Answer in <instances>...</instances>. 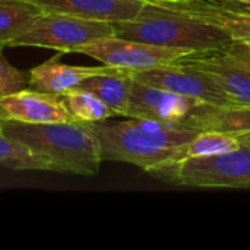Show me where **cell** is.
<instances>
[{
  "instance_id": "cell-13",
  "label": "cell",
  "mask_w": 250,
  "mask_h": 250,
  "mask_svg": "<svg viewBox=\"0 0 250 250\" xmlns=\"http://www.w3.org/2000/svg\"><path fill=\"white\" fill-rule=\"evenodd\" d=\"M167 6L198 16L220 26L229 34L231 41L250 50V15L236 12L212 0H160Z\"/></svg>"
},
{
  "instance_id": "cell-10",
  "label": "cell",
  "mask_w": 250,
  "mask_h": 250,
  "mask_svg": "<svg viewBox=\"0 0 250 250\" xmlns=\"http://www.w3.org/2000/svg\"><path fill=\"white\" fill-rule=\"evenodd\" d=\"M198 103L133 79L126 117L164 123H185Z\"/></svg>"
},
{
  "instance_id": "cell-7",
  "label": "cell",
  "mask_w": 250,
  "mask_h": 250,
  "mask_svg": "<svg viewBox=\"0 0 250 250\" xmlns=\"http://www.w3.org/2000/svg\"><path fill=\"white\" fill-rule=\"evenodd\" d=\"M130 75L135 81L183 95L198 104L212 107L239 105L227 97L211 78L183 63L130 70Z\"/></svg>"
},
{
  "instance_id": "cell-23",
  "label": "cell",
  "mask_w": 250,
  "mask_h": 250,
  "mask_svg": "<svg viewBox=\"0 0 250 250\" xmlns=\"http://www.w3.org/2000/svg\"><path fill=\"white\" fill-rule=\"evenodd\" d=\"M4 47H6V42H4L3 40H0V53L3 51V48H4Z\"/></svg>"
},
{
  "instance_id": "cell-22",
  "label": "cell",
  "mask_w": 250,
  "mask_h": 250,
  "mask_svg": "<svg viewBox=\"0 0 250 250\" xmlns=\"http://www.w3.org/2000/svg\"><path fill=\"white\" fill-rule=\"evenodd\" d=\"M240 144V146H246V148H250V130H246V132H242V133H236L234 135Z\"/></svg>"
},
{
  "instance_id": "cell-18",
  "label": "cell",
  "mask_w": 250,
  "mask_h": 250,
  "mask_svg": "<svg viewBox=\"0 0 250 250\" xmlns=\"http://www.w3.org/2000/svg\"><path fill=\"white\" fill-rule=\"evenodd\" d=\"M42 10L28 0H0V40L6 42Z\"/></svg>"
},
{
  "instance_id": "cell-16",
  "label": "cell",
  "mask_w": 250,
  "mask_h": 250,
  "mask_svg": "<svg viewBox=\"0 0 250 250\" xmlns=\"http://www.w3.org/2000/svg\"><path fill=\"white\" fill-rule=\"evenodd\" d=\"M60 97L66 104L67 110L70 111V114L79 122L98 123L117 116L116 111L111 110L98 97L78 86L64 91L63 94H60Z\"/></svg>"
},
{
  "instance_id": "cell-14",
  "label": "cell",
  "mask_w": 250,
  "mask_h": 250,
  "mask_svg": "<svg viewBox=\"0 0 250 250\" xmlns=\"http://www.w3.org/2000/svg\"><path fill=\"white\" fill-rule=\"evenodd\" d=\"M132 83L133 78L129 69L113 67L108 72L92 75L83 79L78 88L94 94L111 110H114L117 116L126 117Z\"/></svg>"
},
{
  "instance_id": "cell-5",
  "label": "cell",
  "mask_w": 250,
  "mask_h": 250,
  "mask_svg": "<svg viewBox=\"0 0 250 250\" xmlns=\"http://www.w3.org/2000/svg\"><path fill=\"white\" fill-rule=\"evenodd\" d=\"M113 35L111 22L41 12L7 41V47H42L60 53H76L82 45Z\"/></svg>"
},
{
  "instance_id": "cell-15",
  "label": "cell",
  "mask_w": 250,
  "mask_h": 250,
  "mask_svg": "<svg viewBox=\"0 0 250 250\" xmlns=\"http://www.w3.org/2000/svg\"><path fill=\"white\" fill-rule=\"evenodd\" d=\"M186 123L201 130L242 133L250 130V105L212 107L196 104Z\"/></svg>"
},
{
  "instance_id": "cell-4",
  "label": "cell",
  "mask_w": 250,
  "mask_h": 250,
  "mask_svg": "<svg viewBox=\"0 0 250 250\" xmlns=\"http://www.w3.org/2000/svg\"><path fill=\"white\" fill-rule=\"evenodd\" d=\"M158 180L185 188H250V148L205 157H185L149 171Z\"/></svg>"
},
{
  "instance_id": "cell-8",
  "label": "cell",
  "mask_w": 250,
  "mask_h": 250,
  "mask_svg": "<svg viewBox=\"0 0 250 250\" xmlns=\"http://www.w3.org/2000/svg\"><path fill=\"white\" fill-rule=\"evenodd\" d=\"M76 53L86 54L107 66L130 70L174 64L185 56L190 54L186 50L152 45L141 41L119 38L116 35L82 45L76 50Z\"/></svg>"
},
{
  "instance_id": "cell-12",
  "label": "cell",
  "mask_w": 250,
  "mask_h": 250,
  "mask_svg": "<svg viewBox=\"0 0 250 250\" xmlns=\"http://www.w3.org/2000/svg\"><path fill=\"white\" fill-rule=\"evenodd\" d=\"M113 66H69L59 62V54L47 62L32 67L28 79V86L34 91L60 95L78 86L83 79L111 70Z\"/></svg>"
},
{
  "instance_id": "cell-6",
  "label": "cell",
  "mask_w": 250,
  "mask_h": 250,
  "mask_svg": "<svg viewBox=\"0 0 250 250\" xmlns=\"http://www.w3.org/2000/svg\"><path fill=\"white\" fill-rule=\"evenodd\" d=\"M177 63L192 66L208 78L239 105H250V50L231 41L229 45L190 53Z\"/></svg>"
},
{
  "instance_id": "cell-1",
  "label": "cell",
  "mask_w": 250,
  "mask_h": 250,
  "mask_svg": "<svg viewBox=\"0 0 250 250\" xmlns=\"http://www.w3.org/2000/svg\"><path fill=\"white\" fill-rule=\"evenodd\" d=\"M91 126L100 141L103 161L129 163L148 173L183 158L188 144L202 132L186 122L164 123L135 117Z\"/></svg>"
},
{
  "instance_id": "cell-17",
  "label": "cell",
  "mask_w": 250,
  "mask_h": 250,
  "mask_svg": "<svg viewBox=\"0 0 250 250\" xmlns=\"http://www.w3.org/2000/svg\"><path fill=\"white\" fill-rule=\"evenodd\" d=\"M0 166L12 170H47L51 171V164L42 157L34 154L23 144L9 138L0 125Z\"/></svg>"
},
{
  "instance_id": "cell-9",
  "label": "cell",
  "mask_w": 250,
  "mask_h": 250,
  "mask_svg": "<svg viewBox=\"0 0 250 250\" xmlns=\"http://www.w3.org/2000/svg\"><path fill=\"white\" fill-rule=\"evenodd\" d=\"M0 122L57 123L76 122L60 95L34 89H19L0 95Z\"/></svg>"
},
{
  "instance_id": "cell-24",
  "label": "cell",
  "mask_w": 250,
  "mask_h": 250,
  "mask_svg": "<svg viewBox=\"0 0 250 250\" xmlns=\"http://www.w3.org/2000/svg\"><path fill=\"white\" fill-rule=\"evenodd\" d=\"M146 1H157V0H146Z\"/></svg>"
},
{
  "instance_id": "cell-2",
  "label": "cell",
  "mask_w": 250,
  "mask_h": 250,
  "mask_svg": "<svg viewBox=\"0 0 250 250\" xmlns=\"http://www.w3.org/2000/svg\"><path fill=\"white\" fill-rule=\"evenodd\" d=\"M3 132L51 164V171L95 176L103 163L100 141L91 123L0 122Z\"/></svg>"
},
{
  "instance_id": "cell-11",
  "label": "cell",
  "mask_w": 250,
  "mask_h": 250,
  "mask_svg": "<svg viewBox=\"0 0 250 250\" xmlns=\"http://www.w3.org/2000/svg\"><path fill=\"white\" fill-rule=\"evenodd\" d=\"M42 12L63 13L83 19L123 22L132 21L146 0H28Z\"/></svg>"
},
{
  "instance_id": "cell-21",
  "label": "cell",
  "mask_w": 250,
  "mask_h": 250,
  "mask_svg": "<svg viewBox=\"0 0 250 250\" xmlns=\"http://www.w3.org/2000/svg\"><path fill=\"white\" fill-rule=\"evenodd\" d=\"M220 4L227 9L250 15V1H230V3H220Z\"/></svg>"
},
{
  "instance_id": "cell-19",
  "label": "cell",
  "mask_w": 250,
  "mask_h": 250,
  "mask_svg": "<svg viewBox=\"0 0 250 250\" xmlns=\"http://www.w3.org/2000/svg\"><path fill=\"white\" fill-rule=\"evenodd\" d=\"M237 148H240V144L233 133L217 132V130H202L188 144L183 158L230 152Z\"/></svg>"
},
{
  "instance_id": "cell-20",
  "label": "cell",
  "mask_w": 250,
  "mask_h": 250,
  "mask_svg": "<svg viewBox=\"0 0 250 250\" xmlns=\"http://www.w3.org/2000/svg\"><path fill=\"white\" fill-rule=\"evenodd\" d=\"M29 73L12 66L0 53V95L23 89L28 85Z\"/></svg>"
},
{
  "instance_id": "cell-3",
  "label": "cell",
  "mask_w": 250,
  "mask_h": 250,
  "mask_svg": "<svg viewBox=\"0 0 250 250\" xmlns=\"http://www.w3.org/2000/svg\"><path fill=\"white\" fill-rule=\"evenodd\" d=\"M114 35L152 45L202 53L218 50L231 42L220 26L189 15L163 1H145L132 21L114 22Z\"/></svg>"
}]
</instances>
